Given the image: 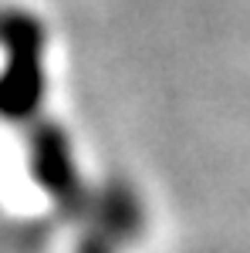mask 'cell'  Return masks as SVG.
Returning <instances> with one entry per match:
<instances>
[{
    "mask_svg": "<svg viewBox=\"0 0 250 253\" xmlns=\"http://www.w3.org/2000/svg\"><path fill=\"white\" fill-rule=\"evenodd\" d=\"M0 44L7 61L0 68V118L24 122L44 98V47L48 34L27 10H0Z\"/></svg>",
    "mask_w": 250,
    "mask_h": 253,
    "instance_id": "6da1fadb",
    "label": "cell"
},
{
    "mask_svg": "<svg viewBox=\"0 0 250 253\" xmlns=\"http://www.w3.org/2000/svg\"><path fill=\"white\" fill-rule=\"evenodd\" d=\"M31 175L64 213L85 210V189H81L71 142L54 122H41L31 132Z\"/></svg>",
    "mask_w": 250,
    "mask_h": 253,
    "instance_id": "7a4b0ae2",
    "label": "cell"
},
{
    "mask_svg": "<svg viewBox=\"0 0 250 253\" xmlns=\"http://www.w3.org/2000/svg\"><path fill=\"white\" fill-rule=\"evenodd\" d=\"M95 230H101L115 247L139 236V230H142V203L135 199L132 186H122V182L105 186V193L98 196V226Z\"/></svg>",
    "mask_w": 250,
    "mask_h": 253,
    "instance_id": "3957f363",
    "label": "cell"
},
{
    "mask_svg": "<svg viewBox=\"0 0 250 253\" xmlns=\"http://www.w3.org/2000/svg\"><path fill=\"white\" fill-rule=\"evenodd\" d=\"M75 253H115V243L108 240V236L101 233V230H92V233L85 236L81 243H78Z\"/></svg>",
    "mask_w": 250,
    "mask_h": 253,
    "instance_id": "277c9868",
    "label": "cell"
}]
</instances>
